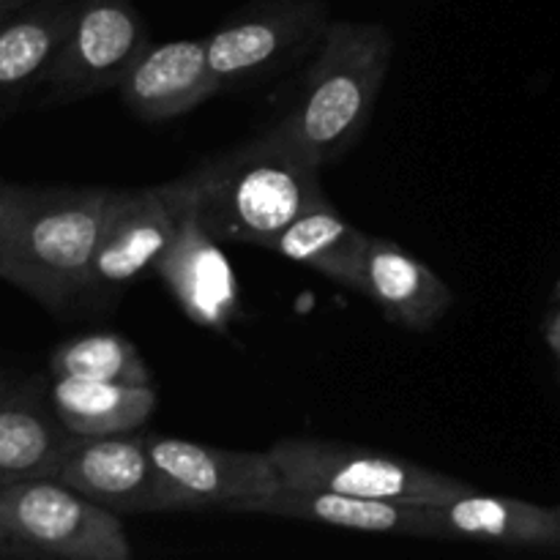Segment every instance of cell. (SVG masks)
<instances>
[{"mask_svg":"<svg viewBox=\"0 0 560 560\" xmlns=\"http://www.w3.org/2000/svg\"><path fill=\"white\" fill-rule=\"evenodd\" d=\"M118 189L0 184L5 282L60 312L91 293V271Z\"/></svg>","mask_w":560,"mask_h":560,"instance_id":"1","label":"cell"},{"mask_svg":"<svg viewBox=\"0 0 560 560\" xmlns=\"http://www.w3.org/2000/svg\"><path fill=\"white\" fill-rule=\"evenodd\" d=\"M186 175L195 189L197 217L222 244L266 249L306 208L328 200L320 164L282 120L260 140L208 159Z\"/></svg>","mask_w":560,"mask_h":560,"instance_id":"2","label":"cell"},{"mask_svg":"<svg viewBox=\"0 0 560 560\" xmlns=\"http://www.w3.org/2000/svg\"><path fill=\"white\" fill-rule=\"evenodd\" d=\"M394 55L392 33L375 22H331L304 77V93L282 124L320 167L342 156L366 129Z\"/></svg>","mask_w":560,"mask_h":560,"instance_id":"3","label":"cell"},{"mask_svg":"<svg viewBox=\"0 0 560 560\" xmlns=\"http://www.w3.org/2000/svg\"><path fill=\"white\" fill-rule=\"evenodd\" d=\"M268 452L282 476V487L288 490L342 492L410 506H443L454 498L474 492V487L441 470L345 443L284 438Z\"/></svg>","mask_w":560,"mask_h":560,"instance_id":"4","label":"cell"},{"mask_svg":"<svg viewBox=\"0 0 560 560\" xmlns=\"http://www.w3.org/2000/svg\"><path fill=\"white\" fill-rule=\"evenodd\" d=\"M0 530L14 558L129 560L135 556L120 514L98 506L58 479L3 487Z\"/></svg>","mask_w":560,"mask_h":560,"instance_id":"5","label":"cell"},{"mask_svg":"<svg viewBox=\"0 0 560 560\" xmlns=\"http://www.w3.org/2000/svg\"><path fill=\"white\" fill-rule=\"evenodd\" d=\"M148 452L156 468L162 512L222 509L249 514L255 503L282 490L271 452L217 448L148 432Z\"/></svg>","mask_w":560,"mask_h":560,"instance_id":"6","label":"cell"},{"mask_svg":"<svg viewBox=\"0 0 560 560\" xmlns=\"http://www.w3.org/2000/svg\"><path fill=\"white\" fill-rule=\"evenodd\" d=\"M151 44L131 0H80L69 38L44 77L47 102L66 104L118 88Z\"/></svg>","mask_w":560,"mask_h":560,"instance_id":"7","label":"cell"},{"mask_svg":"<svg viewBox=\"0 0 560 560\" xmlns=\"http://www.w3.org/2000/svg\"><path fill=\"white\" fill-rule=\"evenodd\" d=\"M191 197L189 175L173 184L118 191L93 257L91 290H120L153 271L173 244Z\"/></svg>","mask_w":560,"mask_h":560,"instance_id":"8","label":"cell"},{"mask_svg":"<svg viewBox=\"0 0 560 560\" xmlns=\"http://www.w3.org/2000/svg\"><path fill=\"white\" fill-rule=\"evenodd\" d=\"M323 31L326 14L317 0H266L206 36L208 63L222 88L244 85L268 74Z\"/></svg>","mask_w":560,"mask_h":560,"instance_id":"9","label":"cell"},{"mask_svg":"<svg viewBox=\"0 0 560 560\" xmlns=\"http://www.w3.org/2000/svg\"><path fill=\"white\" fill-rule=\"evenodd\" d=\"M55 479L120 517L162 514L148 430L98 438L71 435Z\"/></svg>","mask_w":560,"mask_h":560,"instance_id":"10","label":"cell"},{"mask_svg":"<svg viewBox=\"0 0 560 560\" xmlns=\"http://www.w3.org/2000/svg\"><path fill=\"white\" fill-rule=\"evenodd\" d=\"M195 326L224 334L241 317V284L222 241L200 222L191 197L173 244L153 268Z\"/></svg>","mask_w":560,"mask_h":560,"instance_id":"11","label":"cell"},{"mask_svg":"<svg viewBox=\"0 0 560 560\" xmlns=\"http://www.w3.org/2000/svg\"><path fill=\"white\" fill-rule=\"evenodd\" d=\"M115 91L137 118L162 124L206 104L222 91V82L208 63L206 38H178L148 44Z\"/></svg>","mask_w":560,"mask_h":560,"instance_id":"12","label":"cell"},{"mask_svg":"<svg viewBox=\"0 0 560 560\" xmlns=\"http://www.w3.org/2000/svg\"><path fill=\"white\" fill-rule=\"evenodd\" d=\"M432 539L481 541L517 550H560V514L520 498L468 492L430 506Z\"/></svg>","mask_w":560,"mask_h":560,"instance_id":"13","label":"cell"},{"mask_svg":"<svg viewBox=\"0 0 560 560\" xmlns=\"http://www.w3.org/2000/svg\"><path fill=\"white\" fill-rule=\"evenodd\" d=\"M71 432L49 402L47 383H14L0 402V490L36 479H55Z\"/></svg>","mask_w":560,"mask_h":560,"instance_id":"14","label":"cell"},{"mask_svg":"<svg viewBox=\"0 0 560 560\" xmlns=\"http://www.w3.org/2000/svg\"><path fill=\"white\" fill-rule=\"evenodd\" d=\"M361 295L386 315L388 323L430 331L452 310L454 293L432 268L388 238H372L366 249Z\"/></svg>","mask_w":560,"mask_h":560,"instance_id":"15","label":"cell"},{"mask_svg":"<svg viewBox=\"0 0 560 560\" xmlns=\"http://www.w3.org/2000/svg\"><path fill=\"white\" fill-rule=\"evenodd\" d=\"M249 517H282L328 528L361 530V534H392L432 539L430 506L372 501L326 490H288L282 487L266 501L249 509Z\"/></svg>","mask_w":560,"mask_h":560,"instance_id":"16","label":"cell"},{"mask_svg":"<svg viewBox=\"0 0 560 560\" xmlns=\"http://www.w3.org/2000/svg\"><path fill=\"white\" fill-rule=\"evenodd\" d=\"M80 0H33L0 20V109L42 85L69 38Z\"/></svg>","mask_w":560,"mask_h":560,"instance_id":"17","label":"cell"},{"mask_svg":"<svg viewBox=\"0 0 560 560\" xmlns=\"http://www.w3.org/2000/svg\"><path fill=\"white\" fill-rule=\"evenodd\" d=\"M370 241L372 235L350 224L331 202L323 200L295 217L266 249L359 293Z\"/></svg>","mask_w":560,"mask_h":560,"instance_id":"18","label":"cell"},{"mask_svg":"<svg viewBox=\"0 0 560 560\" xmlns=\"http://www.w3.org/2000/svg\"><path fill=\"white\" fill-rule=\"evenodd\" d=\"M49 402L55 416L71 435H126L145 430L156 413V388L153 383L82 381V377H49Z\"/></svg>","mask_w":560,"mask_h":560,"instance_id":"19","label":"cell"},{"mask_svg":"<svg viewBox=\"0 0 560 560\" xmlns=\"http://www.w3.org/2000/svg\"><path fill=\"white\" fill-rule=\"evenodd\" d=\"M49 377H82V381L137 383V386L153 383L151 370L137 345L115 331L80 334L60 342L49 355Z\"/></svg>","mask_w":560,"mask_h":560,"instance_id":"20","label":"cell"},{"mask_svg":"<svg viewBox=\"0 0 560 560\" xmlns=\"http://www.w3.org/2000/svg\"><path fill=\"white\" fill-rule=\"evenodd\" d=\"M545 339H547V348L556 353V359L560 361V301H558V310L552 312L550 320L545 326Z\"/></svg>","mask_w":560,"mask_h":560,"instance_id":"21","label":"cell"},{"mask_svg":"<svg viewBox=\"0 0 560 560\" xmlns=\"http://www.w3.org/2000/svg\"><path fill=\"white\" fill-rule=\"evenodd\" d=\"M33 0H0V20H5L9 14H14V11L25 9V5H31Z\"/></svg>","mask_w":560,"mask_h":560,"instance_id":"22","label":"cell"},{"mask_svg":"<svg viewBox=\"0 0 560 560\" xmlns=\"http://www.w3.org/2000/svg\"><path fill=\"white\" fill-rule=\"evenodd\" d=\"M0 558H14V550H11L9 539H5V534L0 530Z\"/></svg>","mask_w":560,"mask_h":560,"instance_id":"23","label":"cell"},{"mask_svg":"<svg viewBox=\"0 0 560 560\" xmlns=\"http://www.w3.org/2000/svg\"><path fill=\"white\" fill-rule=\"evenodd\" d=\"M11 388H14V383H11L9 377H3V375H0V402H3V399L9 397V392H11Z\"/></svg>","mask_w":560,"mask_h":560,"instance_id":"24","label":"cell"},{"mask_svg":"<svg viewBox=\"0 0 560 560\" xmlns=\"http://www.w3.org/2000/svg\"><path fill=\"white\" fill-rule=\"evenodd\" d=\"M0 279H5V252L0 246Z\"/></svg>","mask_w":560,"mask_h":560,"instance_id":"25","label":"cell"},{"mask_svg":"<svg viewBox=\"0 0 560 560\" xmlns=\"http://www.w3.org/2000/svg\"><path fill=\"white\" fill-rule=\"evenodd\" d=\"M556 301H560V279H558V284H556Z\"/></svg>","mask_w":560,"mask_h":560,"instance_id":"26","label":"cell"},{"mask_svg":"<svg viewBox=\"0 0 560 560\" xmlns=\"http://www.w3.org/2000/svg\"><path fill=\"white\" fill-rule=\"evenodd\" d=\"M556 512H558V514H560V506H558V509H556Z\"/></svg>","mask_w":560,"mask_h":560,"instance_id":"27","label":"cell"}]
</instances>
